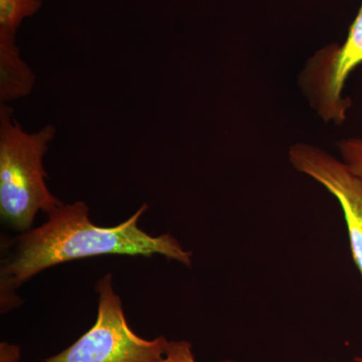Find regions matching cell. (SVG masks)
<instances>
[{
    "mask_svg": "<svg viewBox=\"0 0 362 362\" xmlns=\"http://www.w3.org/2000/svg\"><path fill=\"white\" fill-rule=\"evenodd\" d=\"M158 362H197L195 361L192 343L187 340L169 341L165 354ZM216 362H239L235 361H221Z\"/></svg>",
    "mask_w": 362,
    "mask_h": 362,
    "instance_id": "9c48e42d",
    "label": "cell"
},
{
    "mask_svg": "<svg viewBox=\"0 0 362 362\" xmlns=\"http://www.w3.org/2000/svg\"><path fill=\"white\" fill-rule=\"evenodd\" d=\"M44 0H0V37L16 39L26 18L35 16Z\"/></svg>",
    "mask_w": 362,
    "mask_h": 362,
    "instance_id": "52a82bcc",
    "label": "cell"
},
{
    "mask_svg": "<svg viewBox=\"0 0 362 362\" xmlns=\"http://www.w3.org/2000/svg\"><path fill=\"white\" fill-rule=\"evenodd\" d=\"M21 358V349L16 345L2 342L0 345V362H18Z\"/></svg>",
    "mask_w": 362,
    "mask_h": 362,
    "instance_id": "30bf717a",
    "label": "cell"
},
{
    "mask_svg": "<svg viewBox=\"0 0 362 362\" xmlns=\"http://www.w3.org/2000/svg\"><path fill=\"white\" fill-rule=\"evenodd\" d=\"M56 128L47 125L26 133L13 117V109L0 106V216L21 233L32 230L40 211L49 214L62 206L47 187L44 156Z\"/></svg>",
    "mask_w": 362,
    "mask_h": 362,
    "instance_id": "7a4b0ae2",
    "label": "cell"
},
{
    "mask_svg": "<svg viewBox=\"0 0 362 362\" xmlns=\"http://www.w3.org/2000/svg\"><path fill=\"white\" fill-rule=\"evenodd\" d=\"M111 274L98 281L97 320L77 341L44 362H158L165 354L164 337L148 340L131 329Z\"/></svg>",
    "mask_w": 362,
    "mask_h": 362,
    "instance_id": "3957f363",
    "label": "cell"
},
{
    "mask_svg": "<svg viewBox=\"0 0 362 362\" xmlns=\"http://www.w3.org/2000/svg\"><path fill=\"white\" fill-rule=\"evenodd\" d=\"M289 161L337 197L346 221L352 259L362 277V181L344 162L313 145H293Z\"/></svg>",
    "mask_w": 362,
    "mask_h": 362,
    "instance_id": "5b68a950",
    "label": "cell"
},
{
    "mask_svg": "<svg viewBox=\"0 0 362 362\" xmlns=\"http://www.w3.org/2000/svg\"><path fill=\"white\" fill-rule=\"evenodd\" d=\"M343 162L362 181V138H351L338 143Z\"/></svg>",
    "mask_w": 362,
    "mask_h": 362,
    "instance_id": "ba28073f",
    "label": "cell"
},
{
    "mask_svg": "<svg viewBox=\"0 0 362 362\" xmlns=\"http://www.w3.org/2000/svg\"><path fill=\"white\" fill-rule=\"evenodd\" d=\"M143 204L127 221L115 226H99L89 218V207L83 202L57 207L37 228L16 238V251L4 262L0 276L1 312L20 304L16 290L26 281L59 264L102 255H128L166 259L192 266V252L185 251L170 233L149 235L138 226L147 211Z\"/></svg>",
    "mask_w": 362,
    "mask_h": 362,
    "instance_id": "6da1fadb",
    "label": "cell"
},
{
    "mask_svg": "<svg viewBox=\"0 0 362 362\" xmlns=\"http://www.w3.org/2000/svg\"><path fill=\"white\" fill-rule=\"evenodd\" d=\"M35 78L30 66L23 61L16 39L0 37V102L14 101L28 96Z\"/></svg>",
    "mask_w": 362,
    "mask_h": 362,
    "instance_id": "8992f818",
    "label": "cell"
},
{
    "mask_svg": "<svg viewBox=\"0 0 362 362\" xmlns=\"http://www.w3.org/2000/svg\"><path fill=\"white\" fill-rule=\"evenodd\" d=\"M354 362H362V357L361 356L354 357Z\"/></svg>",
    "mask_w": 362,
    "mask_h": 362,
    "instance_id": "8fae6325",
    "label": "cell"
},
{
    "mask_svg": "<svg viewBox=\"0 0 362 362\" xmlns=\"http://www.w3.org/2000/svg\"><path fill=\"white\" fill-rule=\"evenodd\" d=\"M361 64L362 2L344 44L321 49L309 61L304 71V87L324 120L340 124L346 119L350 101L342 97L343 88L351 71Z\"/></svg>",
    "mask_w": 362,
    "mask_h": 362,
    "instance_id": "277c9868",
    "label": "cell"
}]
</instances>
